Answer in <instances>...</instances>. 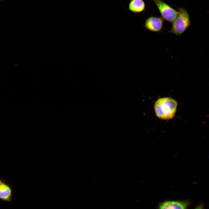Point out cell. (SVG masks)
Returning a JSON list of instances; mask_svg holds the SVG:
<instances>
[{
    "label": "cell",
    "mask_w": 209,
    "mask_h": 209,
    "mask_svg": "<svg viewBox=\"0 0 209 209\" xmlns=\"http://www.w3.org/2000/svg\"><path fill=\"white\" fill-rule=\"evenodd\" d=\"M189 204L187 201H167L161 204L159 209H186Z\"/></svg>",
    "instance_id": "5b68a950"
},
{
    "label": "cell",
    "mask_w": 209,
    "mask_h": 209,
    "mask_svg": "<svg viewBox=\"0 0 209 209\" xmlns=\"http://www.w3.org/2000/svg\"><path fill=\"white\" fill-rule=\"evenodd\" d=\"M128 10L133 13L137 14L144 11L145 9V3L143 0H130Z\"/></svg>",
    "instance_id": "52a82bcc"
},
{
    "label": "cell",
    "mask_w": 209,
    "mask_h": 209,
    "mask_svg": "<svg viewBox=\"0 0 209 209\" xmlns=\"http://www.w3.org/2000/svg\"><path fill=\"white\" fill-rule=\"evenodd\" d=\"M157 8L161 17L172 23L177 16L178 12L161 0H153Z\"/></svg>",
    "instance_id": "3957f363"
},
{
    "label": "cell",
    "mask_w": 209,
    "mask_h": 209,
    "mask_svg": "<svg viewBox=\"0 0 209 209\" xmlns=\"http://www.w3.org/2000/svg\"><path fill=\"white\" fill-rule=\"evenodd\" d=\"M3 0H0V1H2Z\"/></svg>",
    "instance_id": "30bf717a"
},
{
    "label": "cell",
    "mask_w": 209,
    "mask_h": 209,
    "mask_svg": "<svg viewBox=\"0 0 209 209\" xmlns=\"http://www.w3.org/2000/svg\"><path fill=\"white\" fill-rule=\"evenodd\" d=\"M177 106L176 100L166 97L158 99L155 103L154 109L157 117L162 120H168L174 118Z\"/></svg>",
    "instance_id": "6da1fadb"
},
{
    "label": "cell",
    "mask_w": 209,
    "mask_h": 209,
    "mask_svg": "<svg viewBox=\"0 0 209 209\" xmlns=\"http://www.w3.org/2000/svg\"><path fill=\"white\" fill-rule=\"evenodd\" d=\"M2 181L0 179V184L2 182Z\"/></svg>",
    "instance_id": "9c48e42d"
},
{
    "label": "cell",
    "mask_w": 209,
    "mask_h": 209,
    "mask_svg": "<svg viewBox=\"0 0 209 209\" xmlns=\"http://www.w3.org/2000/svg\"><path fill=\"white\" fill-rule=\"evenodd\" d=\"M164 19L161 17L151 16L145 19L144 27L147 30L160 33L164 28Z\"/></svg>",
    "instance_id": "277c9868"
},
{
    "label": "cell",
    "mask_w": 209,
    "mask_h": 209,
    "mask_svg": "<svg viewBox=\"0 0 209 209\" xmlns=\"http://www.w3.org/2000/svg\"><path fill=\"white\" fill-rule=\"evenodd\" d=\"M12 196V190L10 186L2 181L0 184V199L10 202Z\"/></svg>",
    "instance_id": "8992f818"
},
{
    "label": "cell",
    "mask_w": 209,
    "mask_h": 209,
    "mask_svg": "<svg viewBox=\"0 0 209 209\" xmlns=\"http://www.w3.org/2000/svg\"><path fill=\"white\" fill-rule=\"evenodd\" d=\"M194 209H203V205L202 204L199 205Z\"/></svg>",
    "instance_id": "ba28073f"
},
{
    "label": "cell",
    "mask_w": 209,
    "mask_h": 209,
    "mask_svg": "<svg viewBox=\"0 0 209 209\" xmlns=\"http://www.w3.org/2000/svg\"><path fill=\"white\" fill-rule=\"evenodd\" d=\"M178 11V15L172 23V27L168 33L180 36L190 26V21L189 15L185 9L180 8Z\"/></svg>",
    "instance_id": "7a4b0ae2"
}]
</instances>
